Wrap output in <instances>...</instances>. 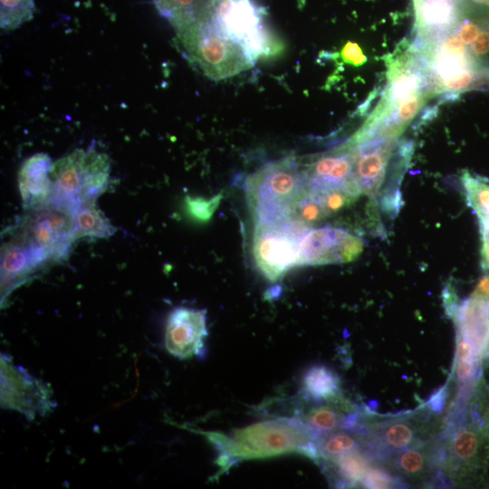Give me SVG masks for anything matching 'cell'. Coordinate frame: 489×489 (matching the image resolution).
Wrapping results in <instances>:
<instances>
[{"mask_svg":"<svg viewBox=\"0 0 489 489\" xmlns=\"http://www.w3.org/2000/svg\"><path fill=\"white\" fill-rule=\"evenodd\" d=\"M348 144L353 178L361 195L369 198V212L394 218L403 206L400 184L412 157V141L379 138Z\"/></svg>","mask_w":489,"mask_h":489,"instance_id":"cell-2","label":"cell"},{"mask_svg":"<svg viewBox=\"0 0 489 489\" xmlns=\"http://www.w3.org/2000/svg\"><path fill=\"white\" fill-rule=\"evenodd\" d=\"M43 269L32 252L9 233L1 248V297L4 300L17 287Z\"/></svg>","mask_w":489,"mask_h":489,"instance_id":"cell-17","label":"cell"},{"mask_svg":"<svg viewBox=\"0 0 489 489\" xmlns=\"http://www.w3.org/2000/svg\"><path fill=\"white\" fill-rule=\"evenodd\" d=\"M53 161L46 153H36L21 166L18 188L25 210L47 202L51 191L50 171Z\"/></svg>","mask_w":489,"mask_h":489,"instance_id":"cell-18","label":"cell"},{"mask_svg":"<svg viewBox=\"0 0 489 489\" xmlns=\"http://www.w3.org/2000/svg\"><path fill=\"white\" fill-rule=\"evenodd\" d=\"M302 188L322 194L357 186L352 175L351 151L348 142L318 154L302 168Z\"/></svg>","mask_w":489,"mask_h":489,"instance_id":"cell-15","label":"cell"},{"mask_svg":"<svg viewBox=\"0 0 489 489\" xmlns=\"http://www.w3.org/2000/svg\"><path fill=\"white\" fill-rule=\"evenodd\" d=\"M320 196L327 216H330L350 206L361 193L357 186H351L328 191Z\"/></svg>","mask_w":489,"mask_h":489,"instance_id":"cell-28","label":"cell"},{"mask_svg":"<svg viewBox=\"0 0 489 489\" xmlns=\"http://www.w3.org/2000/svg\"><path fill=\"white\" fill-rule=\"evenodd\" d=\"M188 60L208 78L219 81L254 64L244 48L206 21H196L176 30Z\"/></svg>","mask_w":489,"mask_h":489,"instance_id":"cell-7","label":"cell"},{"mask_svg":"<svg viewBox=\"0 0 489 489\" xmlns=\"http://www.w3.org/2000/svg\"><path fill=\"white\" fill-rule=\"evenodd\" d=\"M331 401L335 405H319L311 408L302 419L317 438L345 428L348 415L345 416L338 409L339 405L335 399Z\"/></svg>","mask_w":489,"mask_h":489,"instance_id":"cell-24","label":"cell"},{"mask_svg":"<svg viewBox=\"0 0 489 489\" xmlns=\"http://www.w3.org/2000/svg\"><path fill=\"white\" fill-rule=\"evenodd\" d=\"M200 433L218 452L216 477L244 460L288 454L320 460L318 438L301 418L283 417L256 422L228 435L209 431Z\"/></svg>","mask_w":489,"mask_h":489,"instance_id":"cell-1","label":"cell"},{"mask_svg":"<svg viewBox=\"0 0 489 489\" xmlns=\"http://www.w3.org/2000/svg\"><path fill=\"white\" fill-rule=\"evenodd\" d=\"M310 228L285 218L273 222H255L253 252L260 272L270 281L281 279L297 266L299 244Z\"/></svg>","mask_w":489,"mask_h":489,"instance_id":"cell-9","label":"cell"},{"mask_svg":"<svg viewBox=\"0 0 489 489\" xmlns=\"http://www.w3.org/2000/svg\"><path fill=\"white\" fill-rule=\"evenodd\" d=\"M222 197V193H218L210 198L187 196L185 198L186 209L194 219L199 222H206L218 207Z\"/></svg>","mask_w":489,"mask_h":489,"instance_id":"cell-29","label":"cell"},{"mask_svg":"<svg viewBox=\"0 0 489 489\" xmlns=\"http://www.w3.org/2000/svg\"><path fill=\"white\" fill-rule=\"evenodd\" d=\"M427 421L417 417H398L358 427L372 458L389 456L400 450L420 446L427 434Z\"/></svg>","mask_w":489,"mask_h":489,"instance_id":"cell-13","label":"cell"},{"mask_svg":"<svg viewBox=\"0 0 489 489\" xmlns=\"http://www.w3.org/2000/svg\"><path fill=\"white\" fill-rule=\"evenodd\" d=\"M413 45L425 61L435 94L455 97L459 92L489 87L485 67H479L455 29L433 43Z\"/></svg>","mask_w":489,"mask_h":489,"instance_id":"cell-4","label":"cell"},{"mask_svg":"<svg viewBox=\"0 0 489 489\" xmlns=\"http://www.w3.org/2000/svg\"><path fill=\"white\" fill-rule=\"evenodd\" d=\"M244 186L255 222L288 218L291 203L302 188L301 165L294 156L270 161L250 174Z\"/></svg>","mask_w":489,"mask_h":489,"instance_id":"cell-6","label":"cell"},{"mask_svg":"<svg viewBox=\"0 0 489 489\" xmlns=\"http://www.w3.org/2000/svg\"><path fill=\"white\" fill-rule=\"evenodd\" d=\"M207 335L206 309L178 306L168 313L164 340L171 355L181 360L201 357Z\"/></svg>","mask_w":489,"mask_h":489,"instance_id":"cell-14","label":"cell"},{"mask_svg":"<svg viewBox=\"0 0 489 489\" xmlns=\"http://www.w3.org/2000/svg\"><path fill=\"white\" fill-rule=\"evenodd\" d=\"M448 313L455 321L457 333L472 343L481 361L489 354V297L473 292Z\"/></svg>","mask_w":489,"mask_h":489,"instance_id":"cell-16","label":"cell"},{"mask_svg":"<svg viewBox=\"0 0 489 489\" xmlns=\"http://www.w3.org/2000/svg\"><path fill=\"white\" fill-rule=\"evenodd\" d=\"M1 403L29 419L44 415L53 407L47 386L13 365L5 355L1 357Z\"/></svg>","mask_w":489,"mask_h":489,"instance_id":"cell-12","label":"cell"},{"mask_svg":"<svg viewBox=\"0 0 489 489\" xmlns=\"http://www.w3.org/2000/svg\"><path fill=\"white\" fill-rule=\"evenodd\" d=\"M34 0H0V25L13 31L34 18Z\"/></svg>","mask_w":489,"mask_h":489,"instance_id":"cell-27","label":"cell"},{"mask_svg":"<svg viewBox=\"0 0 489 489\" xmlns=\"http://www.w3.org/2000/svg\"><path fill=\"white\" fill-rule=\"evenodd\" d=\"M366 488H397L404 485L398 477L389 471L378 466H369L360 483Z\"/></svg>","mask_w":489,"mask_h":489,"instance_id":"cell-30","label":"cell"},{"mask_svg":"<svg viewBox=\"0 0 489 489\" xmlns=\"http://www.w3.org/2000/svg\"><path fill=\"white\" fill-rule=\"evenodd\" d=\"M110 171V163L106 154L77 149L53 162L47 201L71 210L82 203H95L108 187Z\"/></svg>","mask_w":489,"mask_h":489,"instance_id":"cell-5","label":"cell"},{"mask_svg":"<svg viewBox=\"0 0 489 489\" xmlns=\"http://www.w3.org/2000/svg\"><path fill=\"white\" fill-rule=\"evenodd\" d=\"M465 198L479 222L480 234L489 237V179L463 171L460 177Z\"/></svg>","mask_w":489,"mask_h":489,"instance_id":"cell-20","label":"cell"},{"mask_svg":"<svg viewBox=\"0 0 489 489\" xmlns=\"http://www.w3.org/2000/svg\"><path fill=\"white\" fill-rule=\"evenodd\" d=\"M389 465L403 476L409 479H420L427 475L434 456L426 446H416L393 454Z\"/></svg>","mask_w":489,"mask_h":489,"instance_id":"cell-22","label":"cell"},{"mask_svg":"<svg viewBox=\"0 0 489 489\" xmlns=\"http://www.w3.org/2000/svg\"><path fill=\"white\" fill-rule=\"evenodd\" d=\"M364 240L339 227L322 226L307 231L299 244L297 266L350 263L364 249Z\"/></svg>","mask_w":489,"mask_h":489,"instance_id":"cell-11","label":"cell"},{"mask_svg":"<svg viewBox=\"0 0 489 489\" xmlns=\"http://www.w3.org/2000/svg\"><path fill=\"white\" fill-rule=\"evenodd\" d=\"M363 444L361 436L357 432L340 429L318 438L317 446L320 459H334L346 453L360 449Z\"/></svg>","mask_w":489,"mask_h":489,"instance_id":"cell-26","label":"cell"},{"mask_svg":"<svg viewBox=\"0 0 489 489\" xmlns=\"http://www.w3.org/2000/svg\"><path fill=\"white\" fill-rule=\"evenodd\" d=\"M8 232L24 244L44 269L66 260L76 240L72 210L51 201L25 210Z\"/></svg>","mask_w":489,"mask_h":489,"instance_id":"cell-3","label":"cell"},{"mask_svg":"<svg viewBox=\"0 0 489 489\" xmlns=\"http://www.w3.org/2000/svg\"><path fill=\"white\" fill-rule=\"evenodd\" d=\"M455 33L465 44H471L481 29L477 23L471 19H463L458 22L455 28Z\"/></svg>","mask_w":489,"mask_h":489,"instance_id":"cell-33","label":"cell"},{"mask_svg":"<svg viewBox=\"0 0 489 489\" xmlns=\"http://www.w3.org/2000/svg\"><path fill=\"white\" fill-rule=\"evenodd\" d=\"M472 422L456 427L449 436L444 457L448 473L458 481L468 479L486 462L489 449V418L475 411Z\"/></svg>","mask_w":489,"mask_h":489,"instance_id":"cell-10","label":"cell"},{"mask_svg":"<svg viewBox=\"0 0 489 489\" xmlns=\"http://www.w3.org/2000/svg\"><path fill=\"white\" fill-rule=\"evenodd\" d=\"M340 379L331 368L315 364L309 367L302 379V396L316 403L331 401L340 397Z\"/></svg>","mask_w":489,"mask_h":489,"instance_id":"cell-19","label":"cell"},{"mask_svg":"<svg viewBox=\"0 0 489 489\" xmlns=\"http://www.w3.org/2000/svg\"><path fill=\"white\" fill-rule=\"evenodd\" d=\"M196 21L211 24L240 44L254 62L279 47L264 24L263 11L252 0H214Z\"/></svg>","mask_w":489,"mask_h":489,"instance_id":"cell-8","label":"cell"},{"mask_svg":"<svg viewBox=\"0 0 489 489\" xmlns=\"http://www.w3.org/2000/svg\"><path fill=\"white\" fill-rule=\"evenodd\" d=\"M455 1H462V0H455ZM472 1L476 3V4H480V5L489 6V0H472Z\"/></svg>","mask_w":489,"mask_h":489,"instance_id":"cell-38","label":"cell"},{"mask_svg":"<svg viewBox=\"0 0 489 489\" xmlns=\"http://www.w3.org/2000/svg\"><path fill=\"white\" fill-rule=\"evenodd\" d=\"M340 57L343 62L353 66H360L367 62V57L363 53L360 45L356 43L347 42L340 51Z\"/></svg>","mask_w":489,"mask_h":489,"instance_id":"cell-32","label":"cell"},{"mask_svg":"<svg viewBox=\"0 0 489 489\" xmlns=\"http://www.w3.org/2000/svg\"><path fill=\"white\" fill-rule=\"evenodd\" d=\"M481 265L489 272V237H481Z\"/></svg>","mask_w":489,"mask_h":489,"instance_id":"cell-36","label":"cell"},{"mask_svg":"<svg viewBox=\"0 0 489 489\" xmlns=\"http://www.w3.org/2000/svg\"><path fill=\"white\" fill-rule=\"evenodd\" d=\"M373 458L369 452L357 449L328 460L340 484L355 485L361 483Z\"/></svg>","mask_w":489,"mask_h":489,"instance_id":"cell-23","label":"cell"},{"mask_svg":"<svg viewBox=\"0 0 489 489\" xmlns=\"http://www.w3.org/2000/svg\"><path fill=\"white\" fill-rule=\"evenodd\" d=\"M76 239L81 237L107 238L116 227L96 208L95 203H82L72 209Z\"/></svg>","mask_w":489,"mask_h":489,"instance_id":"cell-21","label":"cell"},{"mask_svg":"<svg viewBox=\"0 0 489 489\" xmlns=\"http://www.w3.org/2000/svg\"><path fill=\"white\" fill-rule=\"evenodd\" d=\"M327 217L320 194L303 188L291 203L288 214V218L309 228Z\"/></svg>","mask_w":489,"mask_h":489,"instance_id":"cell-25","label":"cell"},{"mask_svg":"<svg viewBox=\"0 0 489 489\" xmlns=\"http://www.w3.org/2000/svg\"><path fill=\"white\" fill-rule=\"evenodd\" d=\"M446 393L445 390H440L438 393L435 394L430 399V408L434 411H440L443 408L445 401Z\"/></svg>","mask_w":489,"mask_h":489,"instance_id":"cell-37","label":"cell"},{"mask_svg":"<svg viewBox=\"0 0 489 489\" xmlns=\"http://www.w3.org/2000/svg\"><path fill=\"white\" fill-rule=\"evenodd\" d=\"M479 363L476 360H456L455 377L459 384H472L471 379L475 377Z\"/></svg>","mask_w":489,"mask_h":489,"instance_id":"cell-31","label":"cell"},{"mask_svg":"<svg viewBox=\"0 0 489 489\" xmlns=\"http://www.w3.org/2000/svg\"><path fill=\"white\" fill-rule=\"evenodd\" d=\"M476 360L481 362L475 355L472 343L464 336L457 334L456 360Z\"/></svg>","mask_w":489,"mask_h":489,"instance_id":"cell-35","label":"cell"},{"mask_svg":"<svg viewBox=\"0 0 489 489\" xmlns=\"http://www.w3.org/2000/svg\"><path fill=\"white\" fill-rule=\"evenodd\" d=\"M470 52L475 58L484 56L489 53V27L481 29L470 45Z\"/></svg>","mask_w":489,"mask_h":489,"instance_id":"cell-34","label":"cell"}]
</instances>
